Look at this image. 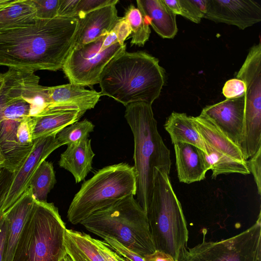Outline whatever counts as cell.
Wrapping results in <instances>:
<instances>
[{
  "label": "cell",
  "instance_id": "6da1fadb",
  "mask_svg": "<svg viewBox=\"0 0 261 261\" xmlns=\"http://www.w3.org/2000/svg\"><path fill=\"white\" fill-rule=\"evenodd\" d=\"M77 29V18L57 16L1 34L0 66L34 72L62 69Z\"/></svg>",
  "mask_w": 261,
  "mask_h": 261
},
{
  "label": "cell",
  "instance_id": "7a4b0ae2",
  "mask_svg": "<svg viewBox=\"0 0 261 261\" xmlns=\"http://www.w3.org/2000/svg\"><path fill=\"white\" fill-rule=\"evenodd\" d=\"M165 82V70L157 58L144 51L125 50L105 67L99 84L102 95L126 106L140 101L152 105Z\"/></svg>",
  "mask_w": 261,
  "mask_h": 261
},
{
  "label": "cell",
  "instance_id": "3957f363",
  "mask_svg": "<svg viewBox=\"0 0 261 261\" xmlns=\"http://www.w3.org/2000/svg\"><path fill=\"white\" fill-rule=\"evenodd\" d=\"M124 117L134 136L137 200L146 213L150 204L155 168L169 174L170 152L157 127L152 105L135 102L125 106Z\"/></svg>",
  "mask_w": 261,
  "mask_h": 261
},
{
  "label": "cell",
  "instance_id": "277c9868",
  "mask_svg": "<svg viewBox=\"0 0 261 261\" xmlns=\"http://www.w3.org/2000/svg\"><path fill=\"white\" fill-rule=\"evenodd\" d=\"M155 250L182 261L189 231L169 175L155 168L152 199L146 213Z\"/></svg>",
  "mask_w": 261,
  "mask_h": 261
},
{
  "label": "cell",
  "instance_id": "5b68a950",
  "mask_svg": "<svg viewBox=\"0 0 261 261\" xmlns=\"http://www.w3.org/2000/svg\"><path fill=\"white\" fill-rule=\"evenodd\" d=\"M80 224L101 238H113L142 257L155 250L146 214L133 194L95 212Z\"/></svg>",
  "mask_w": 261,
  "mask_h": 261
},
{
  "label": "cell",
  "instance_id": "8992f818",
  "mask_svg": "<svg viewBox=\"0 0 261 261\" xmlns=\"http://www.w3.org/2000/svg\"><path fill=\"white\" fill-rule=\"evenodd\" d=\"M136 190L134 166L124 163L106 166L82 184L69 206L68 220L80 224L95 212L131 194L135 196Z\"/></svg>",
  "mask_w": 261,
  "mask_h": 261
},
{
  "label": "cell",
  "instance_id": "52a82bcc",
  "mask_svg": "<svg viewBox=\"0 0 261 261\" xmlns=\"http://www.w3.org/2000/svg\"><path fill=\"white\" fill-rule=\"evenodd\" d=\"M66 228L53 203L35 200L12 261H60Z\"/></svg>",
  "mask_w": 261,
  "mask_h": 261
},
{
  "label": "cell",
  "instance_id": "ba28073f",
  "mask_svg": "<svg viewBox=\"0 0 261 261\" xmlns=\"http://www.w3.org/2000/svg\"><path fill=\"white\" fill-rule=\"evenodd\" d=\"M30 104L17 86L5 84L0 93V148L5 159L4 168L17 170L33 147L21 146L16 133L21 122L30 116Z\"/></svg>",
  "mask_w": 261,
  "mask_h": 261
},
{
  "label": "cell",
  "instance_id": "9c48e42d",
  "mask_svg": "<svg viewBox=\"0 0 261 261\" xmlns=\"http://www.w3.org/2000/svg\"><path fill=\"white\" fill-rule=\"evenodd\" d=\"M188 248L182 261H261V214L246 230L219 241H206Z\"/></svg>",
  "mask_w": 261,
  "mask_h": 261
},
{
  "label": "cell",
  "instance_id": "30bf717a",
  "mask_svg": "<svg viewBox=\"0 0 261 261\" xmlns=\"http://www.w3.org/2000/svg\"><path fill=\"white\" fill-rule=\"evenodd\" d=\"M105 36L73 47L62 68L70 84L82 87L99 84L107 64L126 50V44L118 42L102 50L101 46Z\"/></svg>",
  "mask_w": 261,
  "mask_h": 261
},
{
  "label": "cell",
  "instance_id": "8fae6325",
  "mask_svg": "<svg viewBox=\"0 0 261 261\" xmlns=\"http://www.w3.org/2000/svg\"><path fill=\"white\" fill-rule=\"evenodd\" d=\"M57 133L34 140L33 147L19 168L14 172L12 182L5 200L2 212H7L23 195L30 180L40 165L55 150L61 146Z\"/></svg>",
  "mask_w": 261,
  "mask_h": 261
},
{
  "label": "cell",
  "instance_id": "7c38bea8",
  "mask_svg": "<svg viewBox=\"0 0 261 261\" xmlns=\"http://www.w3.org/2000/svg\"><path fill=\"white\" fill-rule=\"evenodd\" d=\"M204 18L244 30L261 21V6L254 0H207Z\"/></svg>",
  "mask_w": 261,
  "mask_h": 261
},
{
  "label": "cell",
  "instance_id": "4fadbf2b",
  "mask_svg": "<svg viewBox=\"0 0 261 261\" xmlns=\"http://www.w3.org/2000/svg\"><path fill=\"white\" fill-rule=\"evenodd\" d=\"M244 96L206 106L200 114L212 121L239 147L243 124Z\"/></svg>",
  "mask_w": 261,
  "mask_h": 261
},
{
  "label": "cell",
  "instance_id": "5bb4252c",
  "mask_svg": "<svg viewBox=\"0 0 261 261\" xmlns=\"http://www.w3.org/2000/svg\"><path fill=\"white\" fill-rule=\"evenodd\" d=\"M116 5L105 6L77 17L78 29L73 47L83 45L108 35L119 18Z\"/></svg>",
  "mask_w": 261,
  "mask_h": 261
},
{
  "label": "cell",
  "instance_id": "9a60e30c",
  "mask_svg": "<svg viewBox=\"0 0 261 261\" xmlns=\"http://www.w3.org/2000/svg\"><path fill=\"white\" fill-rule=\"evenodd\" d=\"M173 145L179 182L190 184L204 179L206 172L211 169L206 154L190 144L178 142Z\"/></svg>",
  "mask_w": 261,
  "mask_h": 261
},
{
  "label": "cell",
  "instance_id": "2e32d148",
  "mask_svg": "<svg viewBox=\"0 0 261 261\" xmlns=\"http://www.w3.org/2000/svg\"><path fill=\"white\" fill-rule=\"evenodd\" d=\"M35 201L29 187L21 197L4 213L8 222V231L4 261L13 260L22 230Z\"/></svg>",
  "mask_w": 261,
  "mask_h": 261
},
{
  "label": "cell",
  "instance_id": "e0dca14e",
  "mask_svg": "<svg viewBox=\"0 0 261 261\" xmlns=\"http://www.w3.org/2000/svg\"><path fill=\"white\" fill-rule=\"evenodd\" d=\"M47 92L50 106L73 107L84 113L93 109L102 96L101 92L70 83L48 87Z\"/></svg>",
  "mask_w": 261,
  "mask_h": 261
},
{
  "label": "cell",
  "instance_id": "ac0fdd59",
  "mask_svg": "<svg viewBox=\"0 0 261 261\" xmlns=\"http://www.w3.org/2000/svg\"><path fill=\"white\" fill-rule=\"evenodd\" d=\"M136 3L146 22L161 37L172 39L175 36L178 31L176 15L163 0H137Z\"/></svg>",
  "mask_w": 261,
  "mask_h": 261
},
{
  "label": "cell",
  "instance_id": "d6986e66",
  "mask_svg": "<svg viewBox=\"0 0 261 261\" xmlns=\"http://www.w3.org/2000/svg\"><path fill=\"white\" fill-rule=\"evenodd\" d=\"M95 153L89 138L67 145L66 149L61 154L59 165L69 171L73 176L75 182L84 180L92 169Z\"/></svg>",
  "mask_w": 261,
  "mask_h": 261
},
{
  "label": "cell",
  "instance_id": "ffe728a7",
  "mask_svg": "<svg viewBox=\"0 0 261 261\" xmlns=\"http://www.w3.org/2000/svg\"><path fill=\"white\" fill-rule=\"evenodd\" d=\"M85 113L79 110H47L32 117L33 140L58 133L77 121Z\"/></svg>",
  "mask_w": 261,
  "mask_h": 261
},
{
  "label": "cell",
  "instance_id": "44dd1931",
  "mask_svg": "<svg viewBox=\"0 0 261 261\" xmlns=\"http://www.w3.org/2000/svg\"><path fill=\"white\" fill-rule=\"evenodd\" d=\"M191 119L195 128L205 143L231 158L246 161L239 147L208 119L201 114L196 117L191 116Z\"/></svg>",
  "mask_w": 261,
  "mask_h": 261
},
{
  "label": "cell",
  "instance_id": "7402d4cb",
  "mask_svg": "<svg viewBox=\"0 0 261 261\" xmlns=\"http://www.w3.org/2000/svg\"><path fill=\"white\" fill-rule=\"evenodd\" d=\"M36 19V8L32 0H13L0 9V34L31 25Z\"/></svg>",
  "mask_w": 261,
  "mask_h": 261
},
{
  "label": "cell",
  "instance_id": "603a6c76",
  "mask_svg": "<svg viewBox=\"0 0 261 261\" xmlns=\"http://www.w3.org/2000/svg\"><path fill=\"white\" fill-rule=\"evenodd\" d=\"M164 128L173 144L178 142L190 144L205 153L204 142L195 128L191 116L184 113L173 112L167 118Z\"/></svg>",
  "mask_w": 261,
  "mask_h": 261
},
{
  "label": "cell",
  "instance_id": "cb8c5ba5",
  "mask_svg": "<svg viewBox=\"0 0 261 261\" xmlns=\"http://www.w3.org/2000/svg\"><path fill=\"white\" fill-rule=\"evenodd\" d=\"M64 245L71 261H105L89 234L66 228Z\"/></svg>",
  "mask_w": 261,
  "mask_h": 261
},
{
  "label": "cell",
  "instance_id": "d4e9b609",
  "mask_svg": "<svg viewBox=\"0 0 261 261\" xmlns=\"http://www.w3.org/2000/svg\"><path fill=\"white\" fill-rule=\"evenodd\" d=\"M205 153L208 156L212 171V178L215 179L219 175L229 173L250 174L248 162L231 158L204 142Z\"/></svg>",
  "mask_w": 261,
  "mask_h": 261
},
{
  "label": "cell",
  "instance_id": "484cf974",
  "mask_svg": "<svg viewBox=\"0 0 261 261\" xmlns=\"http://www.w3.org/2000/svg\"><path fill=\"white\" fill-rule=\"evenodd\" d=\"M56 183L53 164L45 160L33 174L30 180L29 187L36 200L46 202L48 194Z\"/></svg>",
  "mask_w": 261,
  "mask_h": 261
},
{
  "label": "cell",
  "instance_id": "4316f807",
  "mask_svg": "<svg viewBox=\"0 0 261 261\" xmlns=\"http://www.w3.org/2000/svg\"><path fill=\"white\" fill-rule=\"evenodd\" d=\"M174 14L180 15L189 20L199 23L206 11L207 0H163Z\"/></svg>",
  "mask_w": 261,
  "mask_h": 261
},
{
  "label": "cell",
  "instance_id": "83f0119b",
  "mask_svg": "<svg viewBox=\"0 0 261 261\" xmlns=\"http://www.w3.org/2000/svg\"><path fill=\"white\" fill-rule=\"evenodd\" d=\"M124 17L132 30L130 44L132 45L143 46L149 38L151 30L139 9L130 5L126 10Z\"/></svg>",
  "mask_w": 261,
  "mask_h": 261
},
{
  "label": "cell",
  "instance_id": "f1b7e54d",
  "mask_svg": "<svg viewBox=\"0 0 261 261\" xmlns=\"http://www.w3.org/2000/svg\"><path fill=\"white\" fill-rule=\"evenodd\" d=\"M94 128L93 124L87 119L77 121L59 132L56 138L61 146L76 143L88 138Z\"/></svg>",
  "mask_w": 261,
  "mask_h": 261
},
{
  "label": "cell",
  "instance_id": "f546056e",
  "mask_svg": "<svg viewBox=\"0 0 261 261\" xmlns=\"http://www.w3.org/2000/svg\"><path fill=\"white\" fill-rule=\"evenodd\" d=\"M36 8V18L51 19L58 16L60 0H32Z\"/></svg>",
  "mask_w": 261,
  "mask_h": 261
},
{
  "label": "cell",
  "instance_id": "4dcf8cb0",
  "mask_svg": "<svg viewBox=\"0 0 261 261\" xmlns=\"http://www.w3.org/2000/svg\"><path fill=\"white\" fill-rule=\"evenodd\" d=\"M246 90L245 83L242 80L235 78L226 82L222 93L226 99H234L244 96Z\"/></svg>",
  "mask_w": 261,
  "mask_h": 261
},
{
  "label": "cell",
  "instance_id": "1f68e13d",
  "mask_svg": "<svg viewBox=\"0 0 261 261\" xmlns=\"http://www.w3.org/2000/svg\"><path fill=\"white\" fill-rule=\"evenodd\" d=\"M18 143L21 146L33 147L34 140L32 136V117H29L21 122L16 133Z\"/></svg>",
  "mask_w": 261,
  "mask_h": 261
},
{
  "label": "cell",
  "instance_id": "d6a6232c",
  "mask_svg": "<svg viewBox=\"0 0 261 261\" xmlns=\"http://www.w3.org/2000/svg\"><path fill=\"white\" fill-rule=\"evenodd\" d=\"M118 2V0H80L76 18L105 6L116 5Z\"/></svg>",
  "mask_w": 261,
  "mask_h": 261
},
{
  "label": "cell",
  "instance_id": "836d02e7",
  "mask_svg": "<svg viewBox=\"0 0 261 261\" xmlns=\"http://www.w3.org/2000/svg\"><path fill=\"white\" fill-rule=\"evenodd\" d=\"M102 239L115 251L128 260L145 261L143 257L128 249L113 238L106 237Z\"/></svg>",
  "mask_w": 261,
  "mask_h": 261
},
{
  "label": "cell",
  "instance_id": "e575fe53",
  "mask_svg": "<svg viewBox=\"0 0 261 261\" xmlns=\"http://www.w3.org/2000/svg\"><path fill=\"white\" fill-rule=\"evenodd\" d=\"M248 162L249 171L252 173L257 186L258 193L261 194V148Z\"/></svg>",
  "mask_w": 261,
  "mask_h": 261
},
{
  "label": "cell",
  "instance_id": "d590c367",
  "mask_svg": "<svg viewBox=\"0 0 261 261\" xmlns=\"http://www.w3.org/2000/svg\"><path fill=\"white\" fill-rule=\"evenodd\" d=\"M93 241L105 261H129L115 251L105 241L94 238Z\"/></svg>",
  "mask_w": 261,
  "mask_h": 261
},
{
  "label": "cell",
  "instance_id": "8d00e7d4",
  "mask_svg": "<svg viewBox=\"0 0 261 261\" xmlns=\"http://www.w3.org/2000/svg\"><path fill=\"white\" fill-rule=\"evenodd\" d=\"M13 173L3 168L0 172V216L4 213L2 212L3 206L10 188Z\"/></svg>",
  "mask_w": 261,
  "mask_h": 261
},
{
  "label": "cell",
  "instance_id": "74e56055",
  "mask_svg": "<svg viewBox=\"0 0 261 261\" xmlns=\"http://www.w3.org/2000/svg\"><path fill=\"white\" fill-rule=\"evenodd\" d=\"M80 0H60L58 16L75 17L76 8Z\"/></svg>",
  "mask_w": 261,
  "mask_h": 261
},
{
  "label": "cell",
  "instance_id": "f35d334b",
  "mask_svg": "<svg viewBox=\"0 0 261 261\" xmlns=\"http://www.w3.org/2000/svg\"><path fill=\"white\" fill-rule=\"evenodd\" d=\"M112 31L116 34L118 42L121 44H124V41L132 34L130 26L124 17L119 18Z\"/></svg>",
  "mask_w": 261,
  "mask_h": 261
},
{
  "label": "cell",
  "instance_id": "ab89813d",
  "mask_svg": "<svg viewBox=\"0 0 261 261\" xmlns=\"http://www.w3.org/2000/svg\"><path fill=\"white\" fill-rule=\"evenodd\" d=\"M8 231V222L4 214L0 216V261H4Z\"/></svg>",
  "mask_w": 261,
  "mask_h": 261
},
{
  "label": "cell",
  "instance_id": "60d3db41",
  "mask_svg": "<svg viewBox=\"0 0 261 261\" xmlns=\"http://www.w3.org/2000/svg\"><path fill=\"white\" fill-rule=\"evenodd\" d=\"M143 258L145 261H177L170 255L156 250L151 254L145 255Z\"/></svg>",
  "mask_w": 261,
  "mask_h": 261
},
{
  "label": "cell",
  "instance_id": "b9f144b4",
  "mask_svg": "<svg viewBox=\"0 0 261 261\" xmlns=\"http://www.w3.org/2000/svg\"><path fill=\"white\" fill-rule=\"evenodd\" d=\"M118 42V40L117 35L112 30L108 35L105 37L102 43L101 49L102 50H105L108 47Z\"/></svg>",
  "mask_w": 261,
  "mask_h": 261
},
{
  "label": "cell",
  "instance_id": "7bdbcfd3",
  "mask_svg": "<svg viewBox=\"0 0 261 261\" xmlns=\"http://www.w3.org/2000/svg\"><path fill=\"white\" fill-rule=\"evenodd\" d=\"M1 74L0 75V93H1L2 88V87L3 86V84H4L3 78ZM4 162H5V159L4 158L1 149L0 148V166L1 167H4Z\"/></svg>",
  "mask_w": 261,
  "mask_h": 261
},
{
  "label": "cell",
  "instance_id": "ee69618b",
  "mask_svg": "<svg viewBox=\"0 0 261 261\" xmlns=\"http://www.w3.org/2000/svg\"><path fill=\"white\" fill-rule=\"evenodd\" d=\"M13 0H0V9L4 7L12 2Z\"/></svg>",
  "mask_w": 261,
  "mask_h": 261
},
{
  "label": "cell",
  "instance_id": "f6af8a7d",
  "mask_svg": "<svg viewBox=\"0 0 261 261\" xmlns=\"http://www.w3.org/2000/svg\"><path fill=\"white\" fill-rule=\"evenodd\" d=\"M60 261H71V260L66 253Z\"/></svg>",
  "mask_w": 261,
  "mask_h": 261
},
{
  "label": "cell",
  "instance_id": "bcb514c9",
  "mask_svg": "<svg viewBox=\"0 0 261 261\" xmlns=\"http://www.w3.org/2000/svg\"><path fill=\"white\" fill-rule=\"evenodd\" d=\"M3 168V167H1V166H0V172H1V170H2V169Z\"/></svg>",
  "mask_w": 261,
  "mask_h": 261
},
{
  "label": "cell",
  "instance_id": "7dc6e473",
  "mask_svg": "<svg viewBox=\"0 0 261 261\" xmlns=\"http://www.w3.org/2000/svg\"><path fill=\"white\" fill-rule=\"evenodd\" d=\"M1 74H2V73L0 72V75H1Z\"/></svg>",
  "mask_w": 261,
  "mask_h": 261
}]
</instances>
